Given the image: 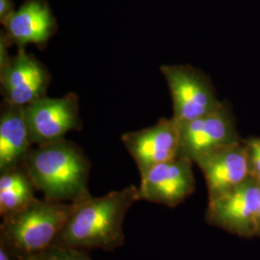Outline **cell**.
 Returning <instances> with one entry per match:
<instances>
[{"label": "cell", "mask_w": 260, "mask_h": 260, "mask_svg": "<svg viewBox=\"0 0 260 260\" xmlns=\"http://www.w3.org/2000/svg\"><path fill=\"white\" fill-rule=\"evenodd\" d=\"M178 126L179 156L193 163L209 152L242 140L231 105L224 102L213 111Z\"/></svg>", "instance_id": "6"}, {"label": "cell", "mask_w": 260, "mask_h": 260, "mask_svg": "<svg viewBox=\"0 0 260 260\" xmlns=\"http://www.w3.org/2000/svg\"><path fill=\"white\" fill-rule=\"evenodd\" d=\"M160 72L173 102V119L178 124L194 121L218 108V99L208 75L190 65H163Z\"/></svg>", "instance_id": "4"}, {"label": "cell", "mask_w": 260, "mask_h": 260, "mask_svg": "<svg viewBox=\"0 0 260 260\" xmlns=\"http://www.w3.org/2000/svg\"><path fill=\"white\" fill-rule=\"evenodd\" d=\"M32 146L24 108L3 102L0 113V172L21 164Z\"/></svg>", "instance_id": "13"}, {"label": "cell", "mask_w": 260, "mask_h": 260, "mask_svg": "<svg viewBox=\"0 0 260 260\" xmlns=\"http://www.w3.org/2000/svg\"><path fill=\"white\" fill-rule=\"evenodd\" d=\"M5 35L12 45L25 47L36 45L43 48L56 31L55 19L43 0H28L6 23Z\"/></svg>", "instance_id": "12"}, {"label": "cell", "mask_w": 260, "mask_h": 260, "mask_svg": "<svg viewBox=\"0 0 260 260\" xmlns=\"http://www.w3.org/2000/svg\"><path fill=\"white\" fill-rule=\"evenodd\" d=\"M251 168V176L260 184V138H250L245 140Z\"/></svg>", "instance_id": "16"}, {"label": "cell", "mask_w": 260, "mask_h": 260, "mask_svg": "<svg viewBox=\"0 0 260 260\" xmlns=\"http://www.w3.org/2000/svg\"><path fill=\"white\" fill-rule=\"evenodd\" d=\"M195 164L205 177L208 202L231 192L251 177L245 140L209 152L196 160Z\"/></svg>", "instance_id": "10"}, {"label": "cell", "mask_w": 260, "mask_h": 260, "mask_svg": "<svg viewBox=\"0 0 260 260\" xmlns=\"http://www.w3.org/2000/svg\"><path fill=\"white\" fill-rule=\"evenodd\" d=\"M74 204L35 198L16 212L2 217L0 237L26 260H34L55 245Z\"/></svg>", "instance_id": "3"}, {"label": "cell", "mask_w": 260, "mask_h": 260, "mask_svg": "<svg viewBox=\"0 0 260 260\" xmlns=\"http://www.w3.org/2000/svg\"><path fill=\"white\" fill-rule=\"evenodd\" d=\"M23 108L33 145L65 139L69 132L82 128L76 93L56 99L46 95Z\"/></svg>", "instance_id": "7"}, {"label": "cell", "mask_w": 260, "mask_h": 260, "mask_svg": "<svg viewBox=\"0 0 260 260\" xmlns=\"http://www.w3.org/2000/svg\"><path fill=\"white\" fill-rule=\"evenodd\" d=\"M0 260H26L8 242L0 237Z\"/></svg>", "instance_id": "17"}, {"label": "cell", "mask_w": 260, "mask_h": 260, "mask_svg": "<svg viewBox=\"0 0 260 260\" xmlns=\"http://www.w3.org/2000/svg\"><path fill=\"white\" fill-rule=\"evenodd\" d=\"M193 161L177 156L151 168L141 177L140 201L177 207L195 192Z\"/></svg>", "instance_id": "8"}, {"label": "cell", "mask_w": 260, "mask_h": 260, "mask_svg": "<svg viewBox=\"0 0 260 260\" xmlns=\"http://www.w3.org/2000/svg\"><path fill=\"white\" fill-rule=\"evenodd\" d=\"M260 184L252 177L208 202L205 222L241 238L256 237Z\"/></svg>", "instance_id": "5"}, {"label": "cell", "mask_w": 260, "mask_h": 260, "mask_svg": "<svg viewBox=\"0 0 260 260\" xmlns=\"http://www.w3.org/2000/svg\"><path fill=\"white\" fill-rule=\"evenodd\" d=\"M51 76L37 58L18 47V52L0 67V91L3 102L24 107L47 95Z\"/></svg>", "instance_id": "9"}, {"label": "cell", "mask_w": 260, "mask_h": 260, "mask_svg": "<svg viewBox=\"0 0 260 260\" xmlns=\"http://www.w3.org/2000/svg\"><path fill=\"white\" fill-rule=\"evenodd\" d=\"M121 139L141 177L158 164L179 156V126L173 118L160 119L152 126L126 132Z\"/></svg>", "instance_id": "11"}, {"label": "cell", "mask_w": 260, "mask_h": 260, "mask_svg": "<svg viewBox=\"0 0 260 260\" xmlns=\"http://www.w3.org/2000/svg\"><path fill=\"white\" fill-rule=\"evenodd\" d=\"M256 237H260V205L259 209H258V215H257V233H256Z\"/></svg>", "instance_id": "19"}, {"label": "cell", "mask_w": 260, "mask_h": 260, "mask_svg": "<svg viewBox=\"0 0 260 260\" xmlns=\"http://www.w3.org/2000/svg\"><path fill=\"white\" fill-rule=\"evenodd\" d=\"M15 12L12 0H0V21L3 25Z\"/></svg>", "instance_id": "18"}, {"label": "cell", "mask_w": 260, "mask_h": 260, "mask_svg": "<svg viewBox=\"0 0 260 260\" xmlns=\"http://www.w3.org/2000/svg\"><path fill=\"white\" fill-rule=\"evenodd\" d=\"M35 187L21 164L0 172V215L4 217L27 205Z\"/></svg>", "instance_id": "14"}, {"label": "cell", "mask_w": 260, "mask_h": 260, "mask_svg": "<svg viewBox=\"0 0 260 260\" xmlns=\"http://www.w3.org/2000/svg\"><path fill=\"white\" fill-rule=\"evenodd\" d=\"M34 260H93L86 251L53 246Z\"/></svg>", "instance_id": "15"}, {"label": "cell", "mask_w": 260, "mask_h": 260, "mask_svg": "<svg viewBox=\"0 0 260 260\" xmlns=\"http://www.w3.org/2000/svg\"><path fill=\"white\" fill-rule=\"evenodd\" d=\"M21 165L45 199L73 204L91 196V162L72 141L65 138L36 146Z\"/></svg>", "instance_id": "2"}, {"label": "cell", "mask_w": 260, "mask_h": 260, "mask_svg": "<svg viewBox=\"0 0 260 260\" xmlns=\"http://www.w3.org/2000/svg\"><path fill=\"white\" fill-rule=\"evenodd\" d=\"M138 201L139 188L130 185L107 195H91L73 203V210L54 246L86 251H115L124 244V219Z\"/></svg>", "instance_id": "1"}]
</instances>
